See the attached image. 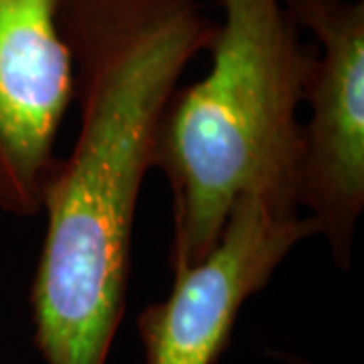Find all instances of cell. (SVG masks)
Instances as JSON below:
<instances>
[{
  "mask_svg": "<svg viewBox=\"0 0 364 364\" xmlns=\"http://www.w3.org/2000/svg\"><path fill=\"white\" fill-rule=\"evenodd\" d=\"M73 61L75 142L43 195L31 284L45 364H105L122 324L132 237L158 132L186 67L217 35L200 0H59Z\"/></svg>",
  "mask_w": 364,
  "mask_h": 364,
  "instance_id": "cell-1",
  "label": "cell"
},
{
  "mask_svg": "<svg viewBox=\"0 0 364 364\" xmlns=\"http://www.w3.org/2000/svg\"><path fill=\"white\" fill-rule=\"evenodd\" d=\"M221 9L210 69L174 91L154 150L172 196V273L215 247L239 196L301 208L299 105L312 51L286 0Z\"/></svg>",
  "mask_w": 364,
  "mask_h": 364,
  "instance_id": "cell-2",
  "label": "cell"
},
{
  "mask_svg": "<svg viewBox=\"0 0 364 364\" xmlns=\"http://www.w3.org/2000/svg\"><path fill=\"white\" fill-rule=\"evenodd\" d=\"M316 39L301 104L299 205L310 213L334 265L350 272L364 210V0H286Z\"/></svg>",
  "mask_w": 364,
  "mask_h": 364,
  "instance_id": "cell-3",
  "label": "cell"
},
{
  "mask_svg": "<svg viewBox=\"0 0 364 364\" xmlns=\"http://www.w3.org/2000/svg\"><path fill=\"white\" fill-rule=\"evenodd\" d=\"M316 235V223L299 208L259 195L239 196L215 247L172 273L168 296L138 314L144 364H217L243 306Z\"/></svg>",
  "mask_w": 364,
  "mask_h": 364,
  "instance_id": "cell-4",
  "label": "cell"
},
{
  "mask_svg": "<svg viewBox=\"0 0 364 364\" xmlns=\"http://www.w3.org/2000/svg\"><path fill=\"white\" fill-rule=\"evenodd\" d=\"M73 102L59 0H0V213L35 217Z\"/></svg>",
  "mask_w": 364,
  "mask_h": 364,
  "instance_id": "cell-5",
  "label": "cell"
},
{
  "mask_svg": "<svg viewBox=\"0 0 364 364\" xmlns=\"http://www.w3.org/2000/svg\"><path fill=\"white\" fill-rule=\"evenodd\" d=\"M277 358L284 364H318L310 360V358L298 354V352H277Z\"/></svg>",
  "mask_w": 364,
  "mask_h": 364,
  "instance_id": "cell-6",
  "label": "cell"
},
{
  "mask_svg": "<svg viewBox=\"0 0 364 364\" xmlns=\"http://www.w3.org/2000/svg\"><path fill=\"white\" fill-rule=\"evenodd\" d=\"M324 2H334V0H324Z\"/></svg>",
  "mask_w": 364,
  "mask_h": 364,
  "instance_id": "cell-7",
  "label": "cell"
}]
</instances>
